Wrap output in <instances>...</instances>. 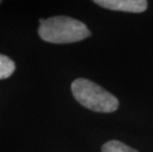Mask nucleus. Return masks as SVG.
<instances>
[{
	"label": "nucleus",
	"mask_w": 153,
	"mask_h": 152,
	"mask_svg": "<svg viewBox=\"0 0 153 152\" xmlns=\"http://www.w3.org/2000/svg\"><path fill=\"white\" fill-rule=\"evenodd\" d=\"M40 24L39 35L41 39L51 44L76 43L91 36L85 24L66 16L40 19Z\"/></svg>",
	"instance_id": "f257e3e1"
},
{
	"label": "nucleus",
	"mask_w": 153,
	"mask_h": 152,
	"mask_svg": "<svg viewBox=\"0 0 153 152\" xmlns=\"http://www.w3.org/2000/svg\"><path fill=\"white\" fill-rule=\"evenodd\" d=\"M71 91L76 101L91 111L113 113L119 108V101L115 96L89 79L74 80Z\"/></svg>",
	"instance_id": "f03ea898"
},
{
	"label": "nucleus",
	"mask_w": 153,
	"mask_h": 152,
	"mask_svg": "<svg viewBox=\"0 0 153 152\" xmlns=\"http://www.w3.org/2000/svg\"><path fill=\"white\" fill-rule=\"evenodd\" d=\"M101 7L115 11L129 13H141L147 9V1L144 0H96L94 1Z\"/></svg>",
	"instance_id": "7ed1b4c3"
},
{
	"label": "nucleus",
	"mask_w": 153,
	"mask_h": 152,
	"mask_svg": "<svg viewBox=\"0 0 153 152\" xmlns=\"http://www.w3.org/2000/svg\"><path fill=\"white\" fill-rule=\"evenodd\" d=\"M102 152H138L119 140H110L102 146Z\"/></svg>",
	"instance_id": "39448f33"
},
{
	"label": "nucleus",
	"mask_w": 153,
	"mask_h": 152,
	"mask_svg": "<svg viewBox=\"0 0 153 152\" xmlns=\"http://www.w3.org/2000/svg\"><path fill=\"white\" fill-rule=\"evenodd\" d=\"M15 70V63L11 59L0 53V79L10 77Z\"/></svg>",
	"instance_id": "20e7f679"
}]
</instances>
